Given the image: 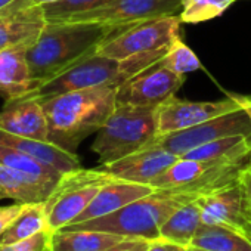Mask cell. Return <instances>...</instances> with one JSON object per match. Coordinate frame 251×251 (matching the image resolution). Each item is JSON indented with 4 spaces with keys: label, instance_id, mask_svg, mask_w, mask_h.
<instances>
[{
    "label": "cell",
    "instance_id": "6da1fadb",
    "mask_svg": "<svg viewBox=\"0 0 251 251\" xmlns=\"http://www.w3.org/2000/svg\"><path fill=\"white\" fill-rule=\"evenodd\" d=\"M115 96L117 86L105 84L40 98L49 126V142L77 154L78 145L98 133L112 114Z\"/></svg>",
    "mask_w": 251,
    "mask_h": 251
},
{
    "label": "cell",
    "instance_id": "7a4b0ae2",
    "mask_svg": "<svg viewBox=\"0 0 251 251\" xmlns=\"http://www.w3.org/2000/svg\"><path fill=\"white\" fill-rule=\"evenodd\" d=\"M117 30L120 28L98 23L48 21L39 40L27 53L31 74L39 87L93 55L100 43Z\"/></svg>",
    "mask_w": 251,
    "mask_h": 251
},
{
    "label": "cell",
    "instance_id": "3957f363",
    "mask_svg": "<svg viewBox=\"0 0 251 251\" xmlns=\"http://www.w3.org/2000/svg\"><path fill=\"white\" fill-rule=\"evenodd\" d=\"M200 194L179 189H155L152 194L142 197L123 208L81 223L65 226L67 229L102 230L124 238L160 239L161 225L179 207L200 198Z\"/></svg>",
    "mask_w": 251,
    "mask_h": 251
},
{
    "label": "cell",
    "instance_id": "277c9868",
    "mask_svg": "<svg viewBox=\"0 0 251 251\" xmlns=\"http://www.w3.org/2000/svg\"><path fill=\"white\" fill-rule=\"evenodd\" d=\"M157 136V108L117 103L96 133L92 151L98 154L100 166L109 164L151 145Z\"/></svg>",
    "mask_w": 251,
    "mask_h": 251
},
{
    "label": "cell",
    "instance_id": "5b68a950",
    "mask_svg": "<svg viewBox=\"0 0 251 251\" xmlns=\"http://www.w3.org/2000/svg\"><path fill=\"white\" fill-rule=\"evenodd\" d=\"M251 157L238 160L177 158L166 172L152 180L155 189H179L200 195L239 182Z\"/></svg>",
    "mask_w": 251,
    "mask_h": 251
},
{
    "label": "cell",
    "instance_id": "8992f818",
    "mask_svg": "<svg viewBox=\"0 0 251 251\" xmlns=\"http://www.w3.org/2000/svg\"><path fill=\"white\" fill-rule=\"evenodd\" d=\"M114 179L100 167L67 172L45 201L50 232L71 225L92 202L99 189Z\"/></svg>",
    "mask_w": 251,
    "mask_h": 251
},
{
    "label": "cell",
    "instance_id": "52a82bcc",
    "mask_svg": "<svg viewBox=\"0 0 251 251\" xmlns=\"http://www.w3.org/2000/svg\"><path fill=\"white\" fill-rule=\"evenodd\" d=\"M182 24L179 15H169L123 27L102 42L96 53L121 61L138 53L167 48L180 37Z\"/></svg>",
    "mask_w": 251,
    "mask_h": 251
},
{
    "label": "cell",
    "instance_id": "ba28073f",
    "mask_svg": "<svg viewBox=\"0 0 251 251\" xmlns=\"http://www.w3.org/2000/svg\"><path fill=\"white\" fill-rule=\"evenodd\" d=\"M239 135L251 136V102L194 127L157 136L151 145H158L175 155L182 157L191 150L207 142Z\"/></svg>",
    "mask_w": 251,
    "mask_h": 251
},
{
    "label": "cell",
    "instance_id": "9c48e42d",
    "mask_svg": "<svg viewBox=\"0 0 251 251\" xmlns=\"http://www.w3.org/2000/svg\"><path fill=\"white\" fill-rule=\"evenodd\" d=\"M250 102L251 96L242 95H229L213 102H195L172 96L157 108L158 136L194 127L225 112L238 109Z\"/></svg>",
    "mask_w": 251,
    "mask_h": 251
},
{
    "label": "cell",
    "instance_id": "30bf717a",
    "mask_svg": "<svg viewBox=\"0 0 251 251\" xmlns=\"http://www.w3.org/2000/svg\"><path fill=\"white\" fill-rule=\"evenodd\" d=\"M183 0H112L92 12L61 21L98 23L109 27H129L154 18L179 15Z\"/></svg>",
    "mask_w": 251,
    "mask_h": 251
},
{
    "label": "cell",
    "instance_id": "8fae6325",
    "mask_svg": "<svg viewBox=\"0 0 251 251\" xmlns=\"http://www.w3.org/2000/svg\"><path fill=\"white\" fill-rule=\"evenodd\" d=\"M186 77L179 75L160 62L117 87V103L158 108L176 95Z\"/></svg>",
    "mask_w": 251,
    "mask_h": 251
},
{
    "label": "cell",
    "instance_id": "7c38bea8",
    "mask_svg": "<svg viewBox=\"0 0 251 251\" xmlns=\"http://www.w3.org/2000/svg\"><path fill=\"white\" fill-rule=\"evenodd\" d=\"M48 24L45 9L34 0H14L0 8V50L33 46Z\"/></svg>",
    "mask_w": 251,
    "mask_h": 251
},
{
    "label": "cell",
    "instance_id": "4fadbf2b",
    "mask_svg": "<svg viewBox=\"0 0 251 251\" xmlns=\"http://www.w3.org/2000/svg\"><path fill=\"white\" fill-rule=\"evenodd\" d=\"M205 225H219L242 230L251 220L244 189L239 182L197 198Z\"/></svg>",
    "mask_w": 251,
    "mask_h": 251
},
{
    "label": "cell",
    "instance_id": "5bb4252c",
    "mask_svg": "<svg viewBox=\"0 0 251 251\" xmlns=\"http://www.w3.org/2000/svg\"><path fill=\"white\" fill-rule=\"evenodd\" d=\"M177 158V155L158 145H148L127 157L99 167L114 179L151 185Z\"/></svg>",
    "mask_w": 251,
    "mask_h": 251
},
{
    "label": "cell",
    "instance_id": "9a60e30c",
    "mask_svg": "<svg viewBox=\"0 0 251 251\" xmlns=\"http://www.w3.org/2000/svg\"><path fill=\"white\" fill-rule=\"evenodd\" d=\"M0 129L23 138L49 142L48 118L40 99L34 96L6 102L0 111Z\"/></svg>",
    "mask_w": 251,
    "mask_h": 251
},
{
    "label": "cell",
    "instance_id": "2e32d148",
    "mask_svg": "<svg viewBox=\"0 0 251 251\" xmlns=\"http://www.w3.org/2000/svg\"><path fill=\"white\" fill-rule=\"evenodd\" d=\"M28 49L20 45L0 50V96L6 102L31 96L39 89L30 70Z\"/></svg>",
    "mask_w": 251,
    "mask_h": 251
},
{
    "label": "cell",
    "instance_id": "e0dca14e",
    "mask_svg": "<svg viewBox=\"0 0 251 251\" xmlns=\"http://www.w3.org/2000/svg\"><path fill=\"white\" fill-rule=\"evenodd\" d=\"M154 191H155V188H152L151 185L111 179L99 189V192L95 195V198L87 205V208L71 225L111 214V213L123 208L124 205H127L142 197L152 194Z\"/></svg>",
    "mask_w": 251,
    "mask_h": 251
},
{
    "label": "cell",
    "instance_id": "ac0fdd59",
    "mask_svg": "<svg viewBox=\"0 0 251 251\" xmlns=\"http://www.w3.org/2000/svg\"><path fill=\"white\" fill-rule=\"evenodd\" d=\"M56 185L58 182L43 180L0 164V200H12L21 204L45 202Z\"/></svg>",
    "mask_w": 251,
    "mask_h": 251
},
{
    "label": "cell",
    "instance_id": "d6986e66",
    "mask_svg": "<svg viewBox=\"0 0 251 251\" xmlns=\"http://www.w3.org/2000/svg\"><path fill=\"white\" fill-rule=\"evenodd\" d=\"M0 144L15 148V150L36 158L37 161L59 170L61 173H67V172L81 167L80 158L77 154L70 152L52 142L23 138V136H18V135H14V133H9V132H5L0 129Z\"/></svg>",
    "mask_w": 251,
    "mask_h": 251
},
{
    "label": "cell",
    "instance_id": "ffe728a7",
    "mask_svg": "<svg viewBox=\"0 0 251 251\" xmlns=\"http://www.w3.org/2000/svg\"><path fill=\"white\" fill-rule=\"evenodd\" d=\"M124 236L90 229H67L52 232L50 251H105Z\"/></svg>",
    "mask_w": 251,
    "mask_h": 251
},
{
    "label": "cell",
    "instance_id": "44dd1931",
    "mask_svg": "<svg viewBox=\"0 0 251 251\" xmlns=\"http://www.w3.org/2000/svg\"><path fill=\"white\" fill-rule=\"evenodd\" d=\"M202 225L201 210L197 200L175 210L169 219L161 225L160 239L166 242L189 248L197 230Z\"/></svg>",
    "mask_w": 251,
    "mask_h": 251
},
{
    "label": "cell",
    "instance_id": "7402d4cb",
    "mask_svg": "<svg viewBox=\"0 0 251 251\" xmlns=\"http://www.w3.org/2000/svg\"><path fill=\"white\" fill-rule=\"evenodd\" d=\"M191 247L202 251H251V241L241 230L202 223Z\"/></svg>",
    "mask_w": 251,
    "mask_h": 251
},
{
    "label": "cell",
    "instance_id": "603a6c76",
    "mask_svg": "<svg viewBox=\"0 0 251 251\" xmlns=\"http://www.w3.org/2000/svg\"><path fill=\"white\" fill-rule=\"evenodd\" d=\"M50 230L48 222V213L45 202H33L25 204L24 210L14 220V223L8 227V230L0 238V245L12 244L17 241L27 239L40 232Z\"/></svg>",
    "mask_w": 251,
    "mask_h": 251
},
{
    "label": "cell",
    "instance_id": "cb8c5ba5",
    "mask_svg": "<svg viewBox=\"0 0 251 251\" xmlns=\"http://www.w3.org/2000/svg\"><path fill=\"white\" fill-rule=\"evenodd\" d=\"M0 164L17 169L24 173H28L39 179L52 180V182H59L64 175L59 170L37 161L36 158H33L15 148L2 145V144H0Z\"/></svg>",
    "mask_w": 251,
    "mask_h": 251
},
{
    "label": "cell",
    "instance_id": "d4e9b609",
    "mask_svg": "<svg viewBox=\"0 0 251 251\" xmlns=\"http://www.w3.org/2000/svg\"><path fill=\"white\" fill-rule=\"evenodd\" d=\"M238 0H183L180 20L183 24H200L222 17Z\"/></svg>",
    "mask_w": 251,
    "mask_h": 251
},
{
    "label": "cell",
    "instance_id": "484cf974",
    "mask_svg": "<svg viewBox=\"0 0 251 251\" xmlns=\"http://www.w3.org/2000/svg\"><path fill=\"white\" fill-rule=\"evenodd\" d=\"M160 64L183 77L201 68V62L198 56L180 37H177L169 46V50L166 52Z\"/></svg>",
    "mask_w": 251,
    "mask_h": 251
},
{
    "label": "cell",
    "instance_id": "4316f807",
    "mask_svg": "<svg viewBox=\"0 0 251 251\" xmlns=\"http://www.w3.org/2000/svg\"><path fill=\"white\" fill-rule=\"evenodd\" d=\"M111 2L112 0H59V2L45 5L43 9L48 21H61L92 12Z\"/></svg>",
    "mask_w": 251,
    "mask_h": 251
},
{
    "label": "cell",
    "instance_id": "83f0119b",
    "mask_svg": "<svg viewBox=\"0 0 251 251\" xmlns=\"http://www.w3.org/2000/svg\"><path fill=\"white\" fill-rule=\"evenodd\" d=\"M50 230L40 232L27 239L0 245V251H50Z\"/></svg>",
    "mask_w": 251,
    "mask_h": 251
},
{
    "label": "cell",
    "instance_id": "f1b7e54d",
    "mask_svg": "<svg viewBox=\"0 0 251 251\" xmlns=\"http://www.w3.org/2000/svg\"><path fill=\"white\" fill-rule=\"evenodd\" d=\"M25 204L15 202L12 205L0 207V238L8 230V227L14 223V220L20 216V213L24 210Z\"/></svg>",
    "mask_w": 251,
    "mask_h": 251
},
{
    "label": "cell",
    "instance_id": "f546056e",
    "mask_svg": "<svg viewBox=\"0 0 251 251\" xmlns=\"http://www.w3.org/2000/svg\"><path fill=\"white\" fill-rule=\"evenodd\" d=\"M151 242L152 241L142 238H124L123 241L114 244L105 251H148Z\"/></svg>",
    "mask_w": 251,
    "mask_h": 251
},
{
    "label": "cell",
    "instance_id": "4dcf8cb0",
    "mask_svg": "<svg viewBox=\"0 0 251 251\" xmlns=\"http://www.w3.org/2000/svg\"><path fill=\"white\" fill-rule=\"evenodd\" d=\"M239 183L244 189V195H245V201H247V207L251 213V161L248 163V166L244 169L241 177H239Z\"/></svg>",
    "mask_w": 251,
    "mask_h": 251
},
{
    "label": "cell",
    "instance_id": "1f68e13d",
    "mask_svg": "<svg viewBox=\"0 0 251 251\" xmlns=\"http://www.w3.org/2000/svg\"><path fill=\"white\" fill-rule=\"evenodd\" d=\"M148 251H172V244L166 242L164 239H155L151 242V247Z\"/></svg>",
    "mask_w": 251,
    "mask_h": 251
},
{
    "label": "cell",
    "instance_id": "d6a6232c",
    "mask_svg": "<svg viewBox=\"0 0 251 251\" xmlns=\"http://www.w3.org/2000/svg\"><path fill=\"white\" fill-rule=\"evenodd\" d=\"M241 232H242V233H244V235H245V236H247V238L251 241V220H250V223H248V225H247V226H245V227H244Z\"/></svg>",
    "mask_w": 251,
    "mask_h": 251
},
{
    "label": "cell",
    "instance_id": "836d02e7",
    "mask_svg": "<svg viewBox=\"0 0 251 251\" xmlns=\"http://www.w3.org/2000/svg\"><path fill=\"white\" fill-rule=\"evenodd\" d=\"M34 2H36L37 5H42V6H45V5H50V3L59 2V0H34Z\"/></svg>",
    "mask_w": 251,
    "mask_h": 251
},
{
    "label": "cell",
    "instance_id": "e575fe53",
    "mask_svg": "<svg viewBox=\"0 0 251 251\" xmlns=\"http://www.w3.org/2000/svg\"><path fill=\"white\" fill-rule=\"evenodd\" d=\"M172 251H192V250H191V248H185V247H179V245L172 244Z\"/></svg>",
    "mask_w": 251,
    "mask_h": 251
},
{
    "label": "cell",
    "instance_id": "d590c367",
    "mask_svg": "<svg viewBox=\"0 0 251 251\" xmlns=\"http://www.w3.org/2000/svg\"><path fill=\"white\" fill-rule=\"evenodd\" d=\"M14 0H0V8H3V6H6V5H9V3H12Z\"/></svg>",
    "mask_w": 251,
    "mask_h": 251
},
{
    "label": "cell",
    "instance_id": "8d00e7d4",
    "mask_svg": "<svg viewBox=\"0 0 251 251\" xmlns=\"http://www.w3.org/2000/svg\"><path fill=\"white\" fill-rule=\"evenodd\" d=\"M189 248H191L192 251H202V250H198V248H192V247H189Z\"/></svg>",
    "mask_w": 251,
    "mask_h": 251
}]
</instances>
